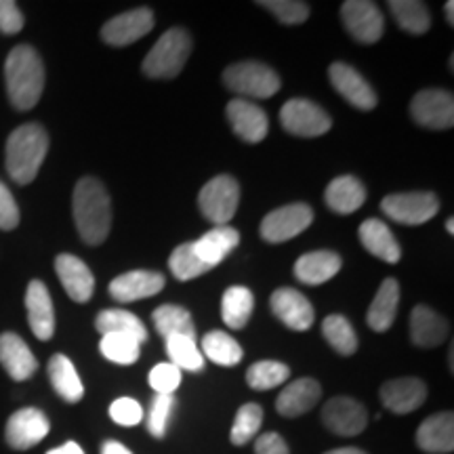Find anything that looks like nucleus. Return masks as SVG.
Returning a JSON list of instances; mask_svg holds the SVG:
<instances>
[{
	"mask_svg": "<svg viewBox=\"0 0 454 454\" xmlns=\"http://www.w3.org/2000/svg\"><path fill=\"white\" fill-rule=\"evenodd\" d=\"M72 213L78 234L90 247H99L110 234V194L99 179L82 177L78 181L72 196Z\"/></svg>",
	"mask_w": 454,
	"mask_h": 454,
	"instance_id": "nucleus-1",
	"label": "nucleus"
},
{
	"mask_svg": "<svg viewBox=\"0 0 454 454\" xmlns=\"http://www.w3.org/2000/svg\"><path fill=\"white\" fill-rule=\"evenodd\" d=\"M4 84L15 110H32L43 98L44 66L41 55L30 44H20L4 61Z\"/></svg>",
	"mask_w": 454,
	"mask_h": 454,
	"instance_id": "nucleus-2",
	"label": "nucleus"
},
{
	"mask_svg": "<svg viewBox=\"0 0 454 454\" xmlns=\"http://www.w3.org/2000/svg\"><path fill=\"white\" fill-rule=\"evenodd\" d=\"M49 152V135L41 124L27 122L17 127L7 139L4 162L9 177L17 185H27L36 179Z\"/></svg>",
	"mask_w": 454,
	"mask_h": 454,
	"instance_id": "nucleus-3",
	"label": "nucleus"
},
{
	"mask_svg": "<svg viewBox=\"0 0 454 454\" xmlns=\"http://www.w3.org/2000/svg\"><path fill=\"white\" fill-rule=\"evenodd\" d=\"M192 47H194V43H192L190 32L184 30V27H170L145 55L141 70L150 78L179 76L187 59H190Z\"/></svg>",
	"mask_w": 454,
	"mask_h": 454,
	"instance_id": "nucleus-4",
	"label": "nucleus"
},
{
	"mask_svg": "<svg viewBox=\"0 0 454 454\" xmlns=\"http://www.w3.org/2000/svg\"><path fill=\"white\" fill-rule=\"evenodd\" d=\"M223 82L227 89L247 95L253 99H270L280 90V76L270 66L259 61H240L225 67Z\"/></svg>",
	"mask_w": 454,
	"mask_h": 454,
	"instance_id": "nucleus-5",
	"label": "nucleus"
},
{
	"mask_svg": "<svg viewBox=\"0 0 454 454\" xmlns=\"http://www.w3.org/2000/svg\"><path fill=\"white\" fill-rule=\"evenodd\" d=\"M240 204V185L231 175H219L208 181L198 196V207L215 225H227Z\"/></svg>",
	"mask_w": 454,
	"mask_h": 454,
	"instance_id": "nucleus-6",
	"label": "nucleus"
},
{
	"mask_svg": "<svg viewBox=\"0 0 454 454\" xmlns=\"http://www.w3.org/2000/svg\"><path fill=\"white\" fill-rule=\"evenodd\" d=\"M311 223H314V211H311V207L303 202H294L271 211L268 217L261 221L259 234L265 242L282 244L286 240H293L294 236L303 234Z\"/></svg>",
	"mask_w": 454,
	"mask_h": 454,
	"instance_id": "nucleus-7",
	"label": "nucleus"
},
{
	"mask_svg": "<svg viewBox=\"0 0 454 454\" xmlns=\"http://www.w3.org/2000/svg\"><path fill=\"white\" fill-rule=\"evenodd\" d=\"M381 208L395 223L423 225L438 215L440 200L431 192H406L385 196Z\"/></svg>",
	"mask_w": 454,
	"mask_h": 454,
	"instance_id": "nucleus-8",
	"label": "nucleus"
},
{
	"mask_svg": "<svg viewBox=\"0 0 454 454\" xmlns=\"http://www.w3.org/2000/svg\"><path fill=\"white\" fill-rule=\"evenodd\" d=\"M280 121L284 130L297 137H320L333 127L326 110L309 99L286 101L280 110Z\"/></svg>",
	"mask_w": 454,
	"mask_h": 454,
	"instance_id": "nucleus-9",
	"label": "nucleus"
},
{
	"mask_svg": "<svg viewBox=\"0 0 454 454\" xmlns=\"http://www.w3.org/2000/svg\"><path fill=\"white\" fill-rule=\"evenodd\" d=\"M340 21L349 36L360 44L377 43L385 30L381 9L371 0H348L340 4Z\"/></svg>",
	"mask_w": 454,
	"mask_h": 454,
	"instance_id": "nucleus-10",
	"label": "nucleus"
},
{
	"mask_svg": "<svg viewBox=\"0 0 454 454\" xmlns=\"http://www.w3.org/2000/svg\"><path fill=\"white\" fill-rule=\"evenodd\" d=\"M411 116L421 127L448 130L454 124V98L444 89H423L411 101Z\"/></svg>",
	"mask_w": 454,
	"mask_h": 454,
	"instance_id": "nucleus-11",
	"label": "nucleus"
},
{
	"mask_svg": "<svg viewBox=\"0 0 454 454\" xmlns=\"http://www.w3.org/2000/svg\"><path fill=\"white\" fill-rule=\"evenodd\" d=\"M322 423L328 431L340 438L360 435L368 425V412L360 402L349 395L331 397L322 408Z\"/></svg>",
	"mask_w": 454,
	"mask_h": 454,
	"instance_id": "nucleus-12",
	"label": "nucleus"
},
{
	"mask_svg": "<svg viewBox=\"0 0 454 454\" xmlns=\"http://www.w3.org/2000/svg\"><path fill=\"white\" fill-rule=\"evenodd\" d=\"M51 423L47 414L38 408H21L9 417L4 440L15 450H30L49 435Z\"/></svg>",
	"mask_w": 454,
	"mask_h": 454,
	"instance_id": "nucleus-13",
	"label": "nucleus"
},
{
	"mask_svg": "<svg viewBox=\"0 0 454 454\" xmlns=\"http://www.w3.org/2000/svg\"><path fill=\"white\" fill-rule=\"evenodd\" d=\"M152 30H154V13L150 9L141 7L106 21V26L101 27V38L110 47H127V44H133Z\"/></svg>",
	"mask_w": 454,
	"mask_h": 454,
	"instance_id": "nucleus-14",
	"label": "nucleus"
},
{
	"mask_svg": "<svg viewBox=\"0 0 454 454\" xmlns=\"http://www.w3.org/2000/svg\"><path fill=\"white\" fill-rule=\"evenodd\" d=\"M328 78H331L334 90H337L348 104L362 112L374 110V106H377L379 101L377 93H374V89L364 81V76H362L356 67L337 61V64L328 67Z\"/></svg>",
	"mask_w": 454,
	"mask_h": 454,
	"instance_id": "nucleus-15",
	"label": "nucleus"
},
{
	"mask_svg": "<svg viewBox=\"0 0 454 454\" xmlns=\"http://www.w3.org/2000/svg\"><path fill=\"white\" fill-rule=\"evenodd\" d=\"M271 314L291 331L305 333L314 325V308L305 294H301L294 288H278L270 299Z\"/></svg>",
	"mask_w": 454,
	"mask_h": 454,
	"instance_id": "nucleus-16",
	"label": "nucleus"
},
{
	"mask_svg": "<svg viewBox=\"0 0 454 454\" xmlns=\"http://www.w3.org/2000/svg\"><path fill=\"white\" fill-rule=\"evenodd\" d=\"M225 116L234 133L247 144H261L268 137V114L247 99H231L225 107Z\"/></svg>",
	"mask_w": 454,
	"mask_h": 454,
	"instance_id": "nucleus-17",
	"label": "nucleus"
},
{
	"mask_svg": "<svg viewBox=\"0 0 454 454\" xmlns=\"http://www.w3.org/2000/svg\"><path fill=\"white\" fill-rule=\"evenodd\" d=\"M164 284H167V280L158 271L135 270L114 278L107 291L118 303H133V301L154 297L162 291Z\"/></svg>",
	"mask_w": 454,
	"mask_h": 454,
	"instance_id": "nucleus-18",
	"label": "nucleus"
},
{
	"mask_svg": "<svg viewBox=\"0 0 454 454\" xmlns=\"http://www.w3.org/2000/svg\"><path fill=\"white\" fill-rule=\"evenodd\" d=\"M381 402L385 408L395 414H408L421 408L427 400V385L417 377H400L383 383Z\"/></svg>",
	"mask_w": 454,
	"mask_h": 454,
	"instance_id": "nucleus-19",
	"label": "nucleus"
},
{
	"mask_svg": "<svg viewBox=\"0 0 454 454\" xmlns=\"http://www.w3.org/2000/svg\"><path fill=\"white\" fill-rule=\"evenodd\" d=\"M26 309L27 322L34 337L41 340H49L55 334V309L51 301L49 288L41 280H32L26 291Z\"/></svg>",
	"mask_w": 454,
	"mask_h": 454,
	"instance_id": "nucleus-20",
	"label": "nucleus"
},
{
	"mask_svg": "<svg viewBox=\"0 0 454 454\" xmlns=\"http://www.w3.org/2000/svg\"><path fill=\"white\" fill-rule=\"evenodd\" d=\"M55 271L64 284L67 297L76 303H87L95 293V278L89 265L74 254H59L55 259Z\"/></svg>",
	"mask_w": 454,
	"mask_h": 454,
	"instance_id": "nucleus-21",
	"label": "nucleus"
},
{
	"mask_svg": "<svg viewBox=\"0 0 454 454\" xmlns=\"http://www.w3.org/2000/svg\"><path fill=\"white\" fill-rule=\"evenodd\" d=\"M0 364L15 381H27L38 371V360L20 334H0Z\"/></svg>",
	"mask_w": 454,
	"mask_h": 454,
	"instance_id": "nucleus-22",
	"label": "nucleus"
},
{
	"mask_svg": "<svg viewBox=\"0 0 454 454\" xmlns=\"http://www.w3.org/2000/svg\"><path fill=\"white\" fill-rule=\"evenodd\" d=\"M417 444L427 454H450L454 450V414H431L417 429Z\"/></svg>",
	"mask_w": 454,
	"mask_h": 454,
	"instance_id": "nucleus-23",
	"label": "nucleus"
},
{
	"mask_svg": "<svg viewBox=\"0 0 454 454\" xmlns=\"http://www.w3.org/2000/svg\"><path fill=\"white\" fill-rule=\"evenodd\" d=\"M322 397V387L316 379L303 377L288 383L276 400V411L286 419H294L311 411Z\"/></svg>",
	"mask_w": 454,
	"mask_h": 454,
	"instance_id": "nucleus-24",
	"label": "nucleus"
},
{
	"mask_svg": "<svg viewBox=\"0 0 454 454\" xmlns=\"http://www.w3.org/2000/svg\"><path fill=\"white\" fill-rule=\"evenodd\" d=\"M238 244H240L238 230L230 225H217L211 231H207L200 240L194 242V253L208 270H213L234 251Z\"/></svg>",
	"mask_w": 454,
	"mask_h": 454,
	"instance_id": "nucleus-25",
	"label": "nucleus"
},
{
	"mask_svg": "<svg viewBox=\"0 0 454 454\" xmlns=\"http://www.w3.org/2000/svg\"><path fill=\"white\" fill-rule=\"evenodd\" d=\"M448 337V322L427 305H417L411 314V339L417 348H438Z\"/></svg>",
	"mask_w": 454,
	"mask_h": 454,
	"instance_id": "nucleus-26",
	"label": "nucleus"
},
{
	"mask_svg": "<svg viewBox=\"0 0 454 454\" xmlns=\"http://www.w3.org/2000/svg\"><path fill=\"white\" fill-rule=\"evenodd\" d=\"M343 259L333 251H314L299 257L294 263V278L299 282L309 284V286H317V284H325L333 280L334 276L340 271Z\"/></svg>",
	"mask_w": 454,
	"mask_h": 454,
	"instance_id": "nucleus-27",
	"label": "nucleus"
},
{
	"mask_svg": "<svg viewBox=\"0 0 454 454\" xmlns=\"http://www.w3.org/2000/svg\"><path fill=\"white\" fill-rule=\"evenodd\" d=\"M397 305H400V284L395 278H385L368 308V326L374 333H387L397 316Z\"/></svg>",
	"mask_w": 454,
	"mask_h": 454,
	"instance_id": "nucleus-28",
	"label": "nucleus"
},
{
	"mask_svg": "<svg viewBox=\"0 0 454 454\" xmlns=\"http://www.w3.org/2000/svg\"><path fill=\"white\" fill-rule=\"evenodd\" d=\"M326 207L339 215H351L366 202V187L351 175L333 179L325 192Z\"/></svg>",
	"mask_w": 454,
	"mask_h": 454,
	"instance_id": "nucleus-29",
	"label": "nucleus"
},
{
	"mask_svg": "<svg viewBox=\"0 0 454 454\" xmlns=\"http://www.w3.org/2000/svg\"><path fill=\"white\" fill-rule=\"evenodd\" d=\"M357 236H360L362 247H364L371 254H374V257L385 261V263H397V261H400V244H397L395 236L391 234V230L383 223V221L366 219L364 223L360 225Z\"/></svg>",
	"mask_w": 454,
	"mask_h": 454,
	"instance_id": "nucleus-30",
	"label": "nucleus"
},
{
	"mask_svg": "<svg viewBox=\"0 0 454 454\" xmlns=\"http://www.w3.org/2000/svg\"><path fill=\"white\" fill-rule=\"evenodd\" d=\"M49 379L57 395L61 400L70 402V404H76V402L82 400L84 395V385L78 377L76 368H74L72 360L64 354H55L49 360Z\"/></svg>",
	"mask_w": 454,
	"mask_h": 454,
	"instance_id": "nucleus-31",
	"label": "nucleus"
},
{
	"mask_svg": "<svg viewBox=\"0 0 454 454\" xmlns=\"http://www.w3.org/2000/svg\"><path fill=\"white\" fill-rule=\"evenodd\" d=\"M95 328L106 334H124V337L135 339L137 343H145L147 340V328L137 316L130 314L127 309H104L99 311L98 320H95Z\"/></svg>",
	"mask_w": 454,
	"mask_h": 454,
	"instance_id": "nucleus-32",
	"label": "nucleus"
},
{
	"mask_svg": "<svg viewBox=\"0 0 454 454\" xmlns=\"http://www.w3.org/2000/svg\"><path fill=\"white\" fill-rule=\"evenodd\" d=\"M254 309V297L248 288L244 286H230L221 299V317L227 328L240 331L248 325Z\"/></svg>",
	"mask_w": 454,
	"mask_h": 454,
	"instance_id": "nucleus-33",
	"label": "nucleus"
},
{
	"mask_svg": "<svg viewBox=\"0 0 454 454\" xmlns=\"http://www.w3.org/2000/svg\"><path fill=\"white\" fill-rule=\"evenodd\" d=\"M152 320H154L158 334L164 339L175 337V334H184V337L196 339L194 320H192L190 311L185 308H179V305H160V308L154 309V314H152Z\"/></svg>",
	"mask_w": 454,
	"mask_h": 454,
	"instance_id": "nucleus-34",
	"label": "nucleus"
},
{
	"mask_svg": "<svg viewBox=\"0 0 454 454\" xmlns=\"http://www.w3.org/2000/svg\"><path fill=\"white\" fill-rule=\"evenodd\" d=\"M387 7L397 26L408 34H425L431 27L429 9L421 0H391Z\"/></svg>",
	"mask_w": 454,
	"mask_h": 454,
	"instance_id": "nucleus-35",
	"label": "nucleus"
},
{
	"mask_svg": "<svg viewBox=\"0 0 454 454\" xmlns=\"http://www.w3.org/2000/svg\"><path fill=\"white\" fill-rule=\"evenodd\" d=\"M202 356L219 366H238L242 362L244 351L234 337L223 331H213L202 339Z\"/></svg>",
	"mask_w": 454,
	"mask_h": 454,
	"instance_id": "nucleus-36",
	"label": "nucleus"
},
{
	"mask_svg": "<svg viewBox=\"0 0 454 454\" xmlns=\"http://www.w3.org/2000/svg\"><path fill=\"white\" fill-rule=\"evenodd\" d=\"M167 340V354L170 357V364L177 366L179 371L200 372L204 368V356L198 349L196 339L184 337V334H175V337L164 339Z\"/></svg>",
	"mask_w": 454,
	"mask_h": 454,
	"instance_id": "nucleus-37",
	"label": "nucleus"
},
{
	"mask_svg": "<svg viewBox=\"0 0 454 454\" xmlns=\"http://www.w3.org/2000/svg\"><path fill=\"white\" fill-rule=\"evenodd\" d=\"M322 334L328 340V345L340 356H351L357 351V334L354 326L349 325L348 317L333 314L322 322Z\"/></svg>",
	"mask_w": 454,
	"mask_h": 454,
	"instance_id": "nucleus-38",
	"label": "nucleus"
},
{
	"mask_svg": "<svg viewBox=\"0 0 454 454\" xmlns=\"http://www.w3.org/2000/svg\"><path fill=\"white\" fill-rule=\"evenodd\" d=\"M291 379V368L276 360H261L248 368L247 383L257 391L274 389Z\"/></svg>",
	"mask_w": 454,
	"mask_h": 454,
	"instance_id": "nucleus-39",
	"label": "nucleus"
},
{
	"mask_svg": "<svg viewBox=\"0 0 454 454\" xmlns=\"http://www.w3.org/2000/svg\"><path fill=\"white\" fill-rule=\"evenodd\" d=\"M261 425H263V408L254 402H248V404L240 406V411L236 412L234 425H231L230 440L234 446H244L248 444L254 435L259 434Z\"/></svg>",
	"mask_w": 454,
	"mask_h": 454,
	"instance_id": "nucleus-40",
	"label": "nucleus"
},
{
	"mask_svg": "<svg viewBox=\"0 0 454 454\" xmlns=\"http://www.w3.org/2000/svg\"><path fill=\"white\" fill-rule=\"evenodd\" d=\"M168 268H170V274L177 278L179 282L194 280V278L211 271L200 259L196 257L194 242H185V244H181V247L175 248V251L170 253Z\"/></svg>",
	"mask_w": 454,
	"mask_h": 454,
	"instance_id": "nucleus-41",
	"label": "nucleus"
},
{
	"mask_svg": "<svg viewBox=\"0 0 454 454\" xmlns=\"http://www.w3.org/2000/svg\"><path fill=\"white\" fill-rule=\"evenodd\" d=\"M99 349L106 360L114 362V364L130 366L139 360L141 345L135 339L124 337V334H106V337H101Z\"/></svg>",
	"mask_w": 454,
	"mask_h": 454,
	"instance_id": "nucleus-42",
	"label": "nucleus"
},
{
	"mask_svg": "<svg viewBox=\"0 0 454 454\" xmlns=\"http://www.w3.org/2000/svg\"><path fill=\"white\" fill-rule=\"evenodd\" d=\"M257 4L268 9L271 15H276L286 26L303 24L309 17V4L301 3V0H263V3Z\"/></svg>",
	"mask_w": 454,
	"mask_h": 454,
	"instance_id": "nucleus-43",
	"label": "nucleus"
},
{
	"mask_svg": "<svg viewBox=\"0 0 454 454\" xmlns=\"http://www.w3.org/2000/svg\"><path fill=\"white\" fill-rule=\"evenodd\" d=\"M175 411V397L173 395H158L152 400L150 412H147V431L154 438H164L170 421V414Z\"/></svg>",
	"mask_w": 454,
	"mask_h": 454,
	"instance_id": "nucleus-44",
	"label": "nucleus"
},
{
	"mask_svg": "<svg viewBox=\"0 0 454 454\" xmlns=\"http://www.w3.org/2000/svg\"><path fill=\"white\" fill-rule=\"evenodd\" d=\"M147 379H150V387L158 395H173L181 385V371L177 366L170 364V362H162V364L152 368Z\"/></svg>",
	"mask_w": 454,
	"mask_h": 454,
	"instance_id": "nucleus-45",
	"label": "nucleus"
},
{
	"mask_svg": "<svg viewBox=\"0 0 454 454\" xmlns=\"http://www.w3.org/2000/svg\"><path fill=\"white\" fill-rule=\"evenodd\" d=\"M110 417L114 423L122 425V427H135L144 419V408L133 397H118L112 402Z\"/></svg>",
	"mask_w": 454,
	"mask_h": 454,
	"instance_id": "nucleus-46",
	"label": "nucleus"
},
{
	"mask_svg": "<svg viewBox=\"0 0 454 454\" xmlns=\"http://www.w3.org/2000/svg\"><path fill=\"white\" fill-rule=\"evenodd\" d=\"M20 225V207H17L9 187L0 181V230L11 231Z\"/></svg>",
	"mask_w": 454,
	"mask_h": 454,
	"instance_id": "nucleus-47",
	"label": "nucleus"
},
{
	"mask_svg": "<svg viewBox=\"0 0 454 454\" xmlns=\"http://www.w3.org/2000/svg\"><path fill=\"white\" fill-rule=\"evenodd\" d=\"M24 13L17 7L13 0H0V32L3 34H17L24 30Z\"/></svg>",
	"mask_w": 454,
	"mask_h": 454,
	"instance_id": "nucleus-48",
	"label": "nucleus"
},
{
	"mask_svg": "<svg viewBox=\"0 0 454 454\" xmlns=\"http://www.w3.org/2000/svg\"><path fill=\"white\" fill-rule=\"evenodd\" d=\"M254 454H291V450L280 434L270 431V434L259 435L254 442Z\"/></svg>",
	"mask_w": 454,
	"mask_h": 454,
	"instance_id": "nucleus-49",
	"label": "nucleus"
},
{
	"mask_svg": "<svg viewBox=\"0 0 454 454\" xmlns=\"http://www.w3.org/2000/svg\"><path fill=\"white\" fill-rule=\"evenodd\" d=\"M101 454H133V452H130L127 446H122L121 442L110 440V442H106L104 446H101Z\"/></svg>",
	"mask_w": 454,
	"mask_h": 454,
	"instance_id": "nucleus-50",
	"label": "nucleus"
},
{
	"mask_svg": "<svg viewBox=\"0 0 454 454\" xmlns=\"http://www.w3.org/2000/svg\"><path fill=\"white\" fill-rule=\"evenodd\" d=\"M47 454H84V450L76 444V442H66L64 446L53 448V450H49Z\"/></svg>",
	"mask_w": 454,
	"mask_h": 454,
	"instance_id": "nucleus-51",
	"label": "nucleus"
},
{
	"mask_svg": "<svg viewBox=\"0 0 454 454\" xmlns=\"http://www.w3.org/2000/svg\"><path fill=\"white\" fill-rule=\"evenodd\" d=\"M325 454H366L364 450H360V448H354V446H345V448H337V450H328Z\"/></svg>",
	"mask_w": 454,
	"mask_h": 454,
	"instance_id": "nucleus-52",
	"label": "nucleus"
},
{
	"mask_svg": "<svg viewBox=\"0 0 454 454\" xmlns=\"http://www.w3.org/2000/svg\"><path fill=\"white\" fill-rule=\"evenodd\" d=\"M444 11H446V17H448V24L452 26L454 24V3H452V0H448Z\"/></svg>",
	"mask_w": 454,
	"mask_h": 454,
	"instance_id": "nucleus-53",
	"label": "nucleus"
},
{
	"mask_svg": "<svg viewBox=\"0 0 454 454\" xmlns=\"http://www.w3.org/2000/svg\"><path fill=\"white\" fill-rule=\"evenodd\" d=\"M446 230H448V234H450V236L454 234V219L452 217L446 221Z\"/></svg>",
	"mask_w": 454,
	"mask_h": 454,
	"instance_id": "nucleus-54",
	"label": "nucleus"
}]
</instances>
